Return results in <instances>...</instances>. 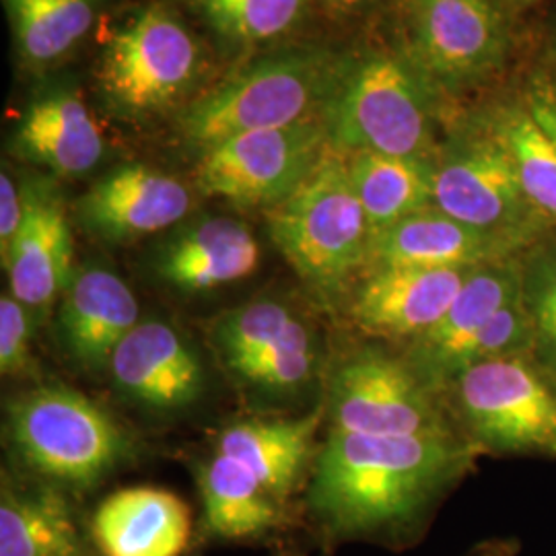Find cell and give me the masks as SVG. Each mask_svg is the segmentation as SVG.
<instances>
[{"label": "cell", "mask_w": 556, "mask_h": 556, "mask_svg": "<svg viewBox=\"0 0 556 556\" xmlns=\"http://www.w3.org/2000/svg\"><path fill=\"white\" fill-rule=\"evenodd\" d=\"M472 464L450 431L358 435L330 431L309 486V507L334 538L408 530Z\"/></svg>", "instance_id": "1"}, {"label": "cell", "mask_w": 556, "mask_h": 556, "mask_svg": "<svg viewBox=\"0 0 556 556\" xmlns=\"http://www.w3.org/2000/svg\"><path fill=\"white\" fill-rule=\"evenodd\" d=\"M349 54L324 46L278 50L245 64L181 108L179 132L200 151L250 130L321 118Z\"/></svg>", "instance_id": "2"}, {"label": "cell", "mask_w": 556, "mask_h": 556, "mask_svg": "<svg viewBox=\"0 0 556 556\" xmlns=\"http://www.w3.org/2000/svg\"><path fill=\"white\" fill-rule=\"evenodd\" d=\"M438 89L404 52L349 54L324 112L330 144L342 153L433 157Z\"/></svg>", "instance_id": "3"}, {"label": "cell", "mask_w": 556, "mask_h": 556, "mask_svg": "<svg viewBox=\"0 0 556 556\" xmlns=\"http://www.w3.org/2000/svg\"><path fill=\"white\" fill-rule=\"evenodd\" d=\"M268 233L303 282L324 295L367 268L371 227L349 172V155L328 147L298 190L268 208Z\"/></svg>", "instance_id": "4"}, {"label": "cell", "mask_w": 556, "mask_h": 556, "mask_svg": "<svg viewBox=\"0 0 556 556\" xmlns=\"http://www.w3.org/2000/svg\"><path fill=\"white\" fill-rule=\"evenodd\" d=\"M7 431L25 468L60 489H91L132 454L118 422L62 383L38 386L13 400Z\"/></svg>", "instance_id": "5"}, {"label": "cell", "mask_w": 556, "mask_h": 556, "mask_svg": "<svg viewBox=\"0 0 556 556\" xmlns=\"http://www.w3.org/2000/svg\"><path fill=\"white\" fill-rule=\"evenodd\" d=\"M202 46L163 2L144 7L105 41L98 62L101 98L122 119L155 118L192 93Z\"/></svg>", "instance_id": "6"}, {"label": "cell", "mask_w": 556, "mask_h": 556, "mask_svg": "<svg viewBox=\"0 0 556 556\" xmlns=\"http://www.w3.org/2000/svg\"><path fill=\"white\" fill-rule=\"evenodd\" d=\"M433 206L521 250L551 225L526 194L514 153L489 118L459 130L435 157Z\"/></svg>", "instance_id": "7"}, {"label": "cell", "mask_w": 556, "mask_h": 556, "mask_svg": "<svg viewBox=\"0 0 556 556\" xmlns=\"http://www.w3.org/2000/svg\"><path fill=\"white\" fill-rule=\"evenodd\" d=\"M330 147L324 116L262 128L202 151L197 186L238 206H275L291 197Z\"/></svg>", "instance_id": "8"}, {"label": "cell", "mask_w": 556, "mask_h": 556, "mask_svg": "<svg viewBox=\"0 0 556 556\" xmlns=\"http://www.w3.org/2000/svg\"><path fill=\"white\" fill-rule=\"evenodd\" d=\"M454 383L478 441L501 452L556 456V386L526 355L482 361Z\"/></svg>", "instance_id": "9"}, {"label": "cell", "mask_w": 556, "mask_h": 556, "mask_svg": "<svg viewBox=\"0 0 556 556\" xmlns=\"http://www.w3.org/2000/svg\"><path fill=\"white\" fill-rule=\"evenodd\" d=\"M509 29L495 0H408L404 54L438 91H459L497 75Z\"/></svg>", "instance_id": "10"}, {"label": "cell", "mask_w": 556, "mask_h": 556, "mask_svg": "<svg viewBox=\"0 0 556 556\" xmlns=\"http://www.w3.org/2000/svg\"><path fill=\"white\" fill-rule=\"evenodd\" d=\"M332 431L358 435H420L447 431L433 388L410 363L376 349L338 363L328 386Z\"/></svg>", "instance_id": "11"}, {"label": "cell", "mask_w": 556, "mask_h": 556, "mask_svg": "<svg viewBox=\"0 0 556 556\" xmlns=\"http://www.w3.org/2000/svg\"><path fill=\"white\" fill-rule=\"evenodd\" d=\"M523 293V264L501 260L475 268L438 324L413 340L408 363L431 388L454 383L480 330Z\"/></svg>", "instance_id": "12"}, {"label": "cell", "mask_w": 556, "mask_h": 556, "mask_svg": "<svg viewBox=\"0 0 556 556\" xmlns=\"http://www.w3.org/2000/svg\"><path fill=\"white\" fill-rule=\"evenodd\" d=\"M21 192L23 220L2 266L11 295L36 312L64 293L75 277L73 236L64 200L52 181L23 179Z\"/></svg>", "instance_id": "13"}, {"label": "cell", "mask_w": 556, "mask_h": 556, "mask_svg": "<svg viewBox=\"0 0 556 556\" xmlns=\"http://www.w3.org/2000/svg\"><path fill=\"white\" fill-rule=\"evenodd\" d=\"M190 206V190L178 178L130 163L96 181L80 197L77 213L89 233L124 243L176 225Z\"/></svg>", "instance_id": "14"}, {"label": "cell", "mask_w": 556, "mask_h": 556, "mask_svg": "<svg viewBox=\"0 0 556 556\" xmlns=\"http://www.w3.org/2000/svg\"><path fill=\"white\" fill-rule=\"evenodd\" d=\"M122 396L153 410H179L199 400L206 376L199 353L160 319L139 321L108 367Z\"/></svg>", "instance_id": "15"}, {"label": "cell", "mask_w": 556, "mask_h": 556, "mask_svg": "<svg viewBox=\"0 0 556 556\" xmlns=\"http://www.w3.org/2000/svg\"><path fill=\"white\" fill-rule=\"evenodd\" d=\"M457 268L369 270L353 299L351 316L371 337L417 340L431 330L472 273Z\"/></svg>", "instance_id": "16"}, {"label": "cell", "mask_w": 556, "mask_h": 556, "mask_svg": "<svg viewBox=\"0 0 556 556\" xmlns=\"http://www.w3.org/2000/svg\"><path fill=\"white\" fill-rule=\"evenodd\" d=\"M521 248L478 231L429 206L371 236L367 268H457L470 270L516 258Z\"/></svg>", "instance_id": "17"}, {"label": "cell", "mask_w": 556, "mask_h": 556, "mask_svg": "<svg viewBox=\"0 0 556 556\" xmlns=\"http://www.w3.org/2000/svg\"><path fill=\"white\" fill-rule=\"evenodd\" d=\"M62 295L60 346L79 369L100 374L140 321L137 298L118 275L105 268H83Z\"/></svg>", "instance_id": "18"}, {"label": "cell", "mask_w": 556, "mask_h": 556, "mask_svg": "<svg viewBox=\"0 0 556 556\" xmlns=\"http://www.w3.org/2000/svg\"><path fill=\"white\" fill-rule=\"evenodd\" d=\"M190 536L188 505L157 486L119 489L101 501L91 523L101 556H181Z\"/></svg>", "instance_id": "19"}, {"label": "cell", "mask_w": 556, "mask_h": 556, "mask_svg": "<svg viewBox=\"0 0 556 556\" xmlns=\"http://www.w3.org/2000/svg\"><path fill=\"white\" fill-rule=\"evenodd\" d=\"M13 151L54 176L75 178L98 167L105 142L100 124L79 93L75 89H54L23 110Z\"/></svg>", "instance_id": "20"}, {"label": "cell", "mask_w": 556, "mask_h": 556, "mask_svg": "<svg viewBox=\"0 0 556 556\" xmlns=\"http://www.w3.org/2000/svg\"><path fill=\"white\" fill-rule=\"evenodd\" d=\"M258 264V241L248 225L217 217L199 220L169 239L157 258V273L179 291L199 293L250 277Z\"/></svg>", "instance_id": "21"}, {"label": "cell", "mask_w": 556, "mask_h": 556, "mask_svg": "<svg viewBox=\"0 0 556 556\" xmlns=\"http://www.w3.org/2000/svg\"><path fill=\"white\" fill-rule=\"evenodd\" d=\"M0 556H96L60 486L2 475Z\"/></svg>", "instance_id": "22"}, {"label": "cell", "mask_w": 556, "mask_h": 556, "mask_svg": "<svg viewBox=\"0 0 556 556\" xmlns=\"http://www.w3.org/2000/svg\"><path fill=\"white\" fill-rule=\"evenodd\" d=\"M318 422L319 413L298 420H239L220 433L215 452L236 459L282 501L309 462Z\"/></svg>", "instance_id": "23"}, {"label": "cell", "mask_w": 556, "mask_h": 556, "mask_svg": "<svg viewBox=\"0 0 556 556\" xmlns=\"http://www.w3.org/2000/svg\"><path fill=\"white\" fill-rule=\"evenodd\" d=\"M349 172L371 233L433 206L435 157L363 151L349 155Z\"/></svg>", "instance_id": "24"}, {"label": "cell", "mask_w": 556, "mask_h": 556, "mask_svg": "<svg viewBox=\"0 0 556 556\" xmlns=\"http://www.w3.org/2000/svg\"><path fill=\"white\" fill-rule=\"evenodd\" d=\"M204 523L213 536L245 540L266 534L282 519L280 501L231 457L215 452L200 472Z\"/></svg>", "instance_id": "25"}, {"label": "cell", "mask_w": 556, "mask_h": 556, "mask_svg": "<svg viewBox=\"0 0 556 556\" xmlns=\"http://www.w3.org/2000/svg\"><path fill=\"white\" fill-rule=\"evenodd\" d=\"M21 59L48 68L71 54L100 17L103 0H2Z\"/></svg>", "instance_id": "26"}, {"label": "cell", "mask_w": 556, "mask_h": 556, "mask_svg": "<svg viewBox=\"0 0 556 556\" xmlns=\"http://www.w3.org/2000/svg\"><path fill=\"white\" fill-rule=\"evenodd\" d=\"M312 328L278 301H252L229 309L213 326V346L233 378Z\"/></svg>", "instance_id": "27"}, {"label": "cell", "mask_w": 556, "mask_h": 556, "mask_svg": "<svg viewBox=\"0 0 556 556\" xmlns=\"http://www.w3.org/2000/svg\"><path fill=\"white\" fill-rule=\"evenodd\" d=\"M507 142L526 194L538 211L556 223V142L542 132L523 103L501 105L486 116Z\"/></svg>", "instance_id": "28"}, {"label": "cell", "mask_w": 556, "mask_h": 556, "mask_svg": "<svg viewBox=\"0 0 556 556\" xmlns=\"http://www.w3.org/2000/svg\"><path fill=\"white\" fill-rule=\"evenodd\" d=\"M223 40L241 46L285 38L307 15L309 0H190Z\"/></svg>", "instance_id": "29"}, {"label": "cell", "mask_w": 556, "mask_h": 556, "mask_svg": "<svg viewBox=\"0 0 556 556\" xmlns=\"http://www.w3.org/2000/svg\"><path fill=\"white\" fill-rule=\"evenodd\" d=\"M523 301L536 346L556 367V248L538 252L523 264Z\"/></svg>", "instance_id": "30"}, {"label": "cell", "mask_w": 556, "mask_h": 556, "mask_svg": "<svg viewBox=\"0 0 556 556\" xmlns=\"http://www.w3.org/2000/svg\"><path fill=\"white\" fill-rule=\"evenodd\" d=\"M31 307L20 299L0 298V371L2 376H23L34 369L31 340L36 321Z\"/></svg>", "instance_id": "31"}, {"label": "cell", "mask_w": 556, "mask_h": 556, "mask_svg": "<svg viewBox=\"0 0 556 556\" xmlns=\"http://www.w3.org/2000/svg\"><path fill=\"white\" fill-rule=\"evenodd\" d=\"M21 220H23V192L17 188L15 178L2 167L0 174V254L2 262L9 256L15 238L20 233Z\"/></svg>", "instance_id": "32"}, {"label": "cell", "mask_w": 556, "mask_h": 556, "mask_svg": "<svg viewBox=\"0 0 556 556\" xmlns=\"http://www.w3.org/2000/svg\"><path fill=\"white\" fill-rule=\"evenodd\" d=\"M521 103L542 132L556 142V77L546 73L534 75Z\"/></svg>", "instance_id": "33"}, {"label": "cell", "mask_w": 556, "mask_h": 556, "mask_svg": "<svg viewBox=\"0 0 556 556\" xmlns=\"http://www.w3.org/2000/svg\"><path fill=\"white\" fill-rule=\"evenodd\" d=\"M334 13H355L365 7H371L379 0H321Z\"/></svg>", "instance_id": "34"}, {"label": "cell", "mask_w": 556, "mask_h": 556, "mask_svg": "<svg viewBox=\"0 0 556 556\" xmlns=\"http://www.w3.org/2000/svg\"><path fill=\"white\" fill-rule=\"evenodd\" d=\"M503 2H507L509 7H516V9H523V7L536 4L538 0H503Z\"/></svg>", "instance_id": "35"}, {"label": "cell", "mask_w": 556, "mask_h": 556, "mask_svg": "<svg viewBox=\"0 0 556 556\" xmlns=\"http://www.w3.org/2000/svg\"><path fill=\"white\" fill-rule=\"evenodd\" d=\"M486 556H495V555H486Z\"/></svg>", "instance_id": "36"}]
</instances>
